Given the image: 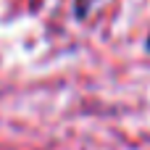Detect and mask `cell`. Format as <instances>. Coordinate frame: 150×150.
Masks as SVG:
<instances>
[{
	"instance_id": "cell-1",
	"label": "cell",
	"mask_w": 150,
	"mask_h": 150,
	"mask_svg": "<svg viewBox=\"0 0 150 150\" xmlns=\"http://www.w3.org/2000/svg\"><path fill=\"white\" fill-rule=\"evenodd\" d=\"M148 47H150V40H148Z\"/></svg>"
}]
</instances>
